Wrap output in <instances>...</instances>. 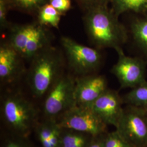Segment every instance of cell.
Wrapping results in <instances>:
<instances>
[{
	"mask_svg": "<svg viewBox=\"0 0 147 147\" xmlns=\"http://www.w3.org/2000/svg\"><path fill=\"white\" fill-rule=\"evenodd\" d=\"M108 5L94 7L84 11V28L90 42L101 50L121 48L127 42L128 31Z\"/></svg>",
	"mask_w": 147,
	"mask_h": 147,
	"instance_id": "obj_1",
	"label": "cell"
},
{
	"mask_svg": "<svg viewBox=\"0 0 147 147\" xmlns=\"http://www.w3.org/2000/svg\"><path fill=\"white\" fill-rule=\"evenodd\" d=\"M64 53L53 45L38 53L30 61L25 78L33 96L44 98L53 84L65 73Z\"/></svg>",
	"mask_w": 147,
	"mask_h": 147,
	"instance_id": "obj_2",
	"label": "cell"
},
{
	"mask_svg": "<svg viewBox=\"0 0 147 147\" xmlns=\"http://www.w3.org/2000/svg\"><path fill=\"white\" fill-rule=\"evenodd\" d=\"M1 117L6 126L18 137L27 138L38 122L33 103L20 92L10 90L1 98Z\"/></svg>",
	"mask_w": 147,
	"mask_h": 147,
	"instance_id": "obj_3",
	"label": "cell"
},
{
	"mask_svg": "<svg viewBox=\"0 0 147 147\" xmlns=\"http://www.w3.org/2000/svg\"><path fill=\"white\" fill-rule=\"evenodd\" d=\"M5 42L25 61H30L42 50L52 45L54 36L47 27L37 21L28 24H11Z\"/></svg>",
	"mask_w": 147,
	"mask_h": 147,
	"instance_id": "obj_4",
	"label": "cell"
},
{
	"mask_svg": "<svg viewBox=\"0 0 147 147\" xmlns=\"http://www.w3.org/2000/svg\"><path fill=\"white\" fill-rule=\"evenodd\" d=\"M61 44L66 63L76 77L94 74L100 68L102 61L100 50L87 47L66 36L61 37Z\"/></svg>",
	"mask_w": 147,
	"mask_h": 147,
	"instance_id": "obj_5",
	"label": "cell"
},
{
	"mask_svg": "<svg viewBox=\"0 0 147 147\" xmlns=\"http://www.w3.org/2000/svg\"><path fill=\"white\" fill-rule=\"evenodd\" d=\"M76 76L64 73L45 96L42 110L46 119L56 121L66 111L76 105L74 91Z\"/></svg>",
	"mask_w": 147,
	"mask_h": 147,
	"instance_id": "obj_6",
	"label": "cell"
},
{
	"mask_svg": "<svg viewBox=\"0 0 147 147\" xmlns=\"http://www.w3.org/2000/svg\"><path fill=\"white\" fill-rule=\"evenodd\" d=\"M116 130L132 147H147V113L144 109L127 105Z\"/></svg>",
	"mask_w": 147,
	"mask_h": 147,
	"instance_id": "obj_7",
	"label": "cell"
},
{
	"mask_svg": "<svg viewBox=\"0 0 147 147\" xmlns=\"http://www.w3.org/2000/svg\"><path fill=\"white\" fill-rule=\"evenodd\" d=\"M56 121L61 128L83 132L94 136L107 133V125L87 106L75 105Z\"/></svg>",
	"mask_w": 147,
	"mask_h": 147,
	"instance_id": "obj_8",
	"label": "cell"
},
{
	"mask_svg": "<svg viewBox=\"0 0 147 147\" xmlns=\"http://www.w3.org/2000/svg\"><path fill=\"white\" fill-rule=\"evenodd\" d=\"M116 51L118 60L111 73L118 80L121 88L132 89L146 81L147 63L144 59L126 56L122 47L116 49Z\"/></svg>",
	"mask_w": 147,
	"mask_h": 147,
	"instance_id": "obj_9",
	"label": "cell"
},
{
	"mask_svg": "<svg viewBox=\"0 0 147 147\" xmlns=\"http://www.w3.org/2000/svg\"><path fill=\"white\" fill-rule=\"evenodd\" d=\"M25 59L5 41L0 45V81L1 85L12 86L25 78L27 68Z\"/></svg>",
	"mask_w": 147,
	"mask_h": 147,
	"instance_id": "obj_10",
	"label": "cell"
},
{
	"mask_svg": "<svg viewBox=\"0 0 147 147\" xmlns=\"http://www.w3.org/2000/svg\"><path fill=\"white\" fill-rule=\"evenodd\" d=\"M123 98L112 89H107L93 102L87 106L103 121L107 125L117 127L123 115Z\"/></svg>",
	"mask_w": 147,
	"mask_h": 147,
	"instance_id": "obj_11",
	"label": "cell"
},
{
	"mask_svg": "<svg viewBox=\"0 0 147 147\" xmlns=\"http://www.w3.org/2000/svg\"><path fill=\"white\" fill-rule=\"evenodd\" d=\"M105 76L92 74L76 77L74 96L76 105L87 106L108 89Z\"/></svg>",
	"mask_w": 147,
	"mask_h": 147,
	"instance_id": "obj_12",
	"label": "cell"
},
{
	"mask_svg": "<svg viewBox=\"0 0 147 147\" xmlns=\"http://www.w3.org/2000/svg\"><path fill=\"white\" fill-rule=\"evenodd\" d=\"M42 147H61V127L56 121L46 119L34 129Z\"/></svg>",
	"mask_w": 147,
	"mask_h": 147,
	"instance_id": "obj_13",
	"label": "cell"
},
{
	"mask_svg": "<svg viewBox=\"0 0 147 147\" xmlns=\"http://www.w3.org/2000/svg\"><path fill=\"white\" fill-rule=\"evenodd\" d=\"M129 32L134 44L142 54V59L147 63V16L132 21Z\"/></svg>",
	"mask_w": 147,
	"mask_h": 147,
	"instance_id": "obj_14",
	"label": "cell"
},
{
	"mask_svg": "<svg viewBox=\"0 0 147 147\" xmlns=\"http://www.w3.org/2000/svg\"><path fill=\"white\" fill-rule=\"evenodd\" d=\"M94 137L83 132L61 128V147H86Z\"/></svg>",
	"mask_w": 147,
	"mask_h": 147,
	"instance_id": "obj_15",
	"label": "cell"
},
{
	"mask_svg": "<svg viewBox=\"0 0 147 147\" xmlns=\"http://www.w3.org/2000/svg\"><path fill=\"white\" fill-rule=\"evenodd\" d=\"M110 3L118 17L128 11L142 13L147 11V0H110Z\"/></svg>",
	"mask_w": 147,
	"mask_h": 147,
	"instance_id": "obj_16",
	"label": "cell"
},
{
	"mask_svg": "<svg viewBox=\"0 0 147 147\" xmlns=\"http://www.w3.org/2000/svg\"><path fill=\"white\" fill-rule=\"evenodd\" d=\"M36 15L37 21L40 25L58 29L62 15L49 3L42 6Z\"/></svg>",
	"mask_w": 147,
	"mask_h": 147,
	"instance_id": "obj_17",
	"label": "cell"
},
{
	"mask_svg": "<svg viewBox=\"0 0 147 147\" xmlns=\"http://www.w3.org/2000/svg\"><path fill=\"white\" fill-rule=\"evenodd\" d=\"M124 103L147 110V81L132 88L122 97Z\"/></svg>",
	"mask_w": 147,
	"mask_h": 147,
	"instance_id": "obj_18",
	"label": "cell"
},
{
	"mask_svg": "<svg viewBox=\"0 0 147 147\" xmlns=\"http://www.w3.org/2000/svg\"><path fill=\"white\" fill-rule=\"evenodd\" d=\"M11 9H15L28 14H36L42 5L49 0H8Z\"/></svg>",
	"mask_w": 147,
	"mask_h": 147,
	"instance_id": "obj_19",
	"label": "cell"
},
{
	"mask_svg": "<svg viewBox=\"0 0 147 147\" xmlns=\"http://www.w3.org/2000/svg\"><path fill=\"white\" fill-rule=\"evenodd\" d=\"M105 147H132L115 130L107 132L105 137Z\"/></svg>",
	"mask_w": 147,
	"mask_h": 147,
	"instance_id": "obj_20",
	"label": "cell"
},
{
	"mask_svg": "<svg viewBox=\"0 0 147 147\" xmlns=\"http://www.w3.org/2000/svg\"><path fill=\"white\" fill-rule=\"evenodd\" d=\"M11 9L8 0H0V28L1 30H7L11 25L7 19V14Z\"/></svg>",
	"mask_w": 147,
	"mask_h": 147,
	"instance_id": "obj_21",
	"label": "cell"
},
{
	"mask_svg": "<svg viewBox=\"0 0 147 147\" xmlns=\"http://www.w3.org/2000/svg\"><path fill=\"white\" fill-rule=\"evenodd\" d=\"M79 6L84 11L102 5H108L110 0H75Z\"/></svg>",
	"mask_w": 147,
	"mask_h": 147,
	"instance_id": "obj_22",
	"label": "cell"
},
{
	"mask_svg": "<svg viewBox=\"0 0 147 147\" xmlns=\"http://www.w3.org/2000/svg\"><path fill=\"white\" fill-rule=\"evenodd\" d=\"M49 3L62 16L64 15L71 8V0H49Z\"/></svg>",
	"mask_w": 147,
	"mask_h": 147,
	"instance_id": "obj_23",
	"label": "cell"
},
{
	"mask_svg": "<svg viewBox=\"0 0 147 147\" xmlns=\"http://www.w3.org/2000/svg\"><path fill=\"white\" fill-rule=\"evenodd\" d=\"M25 138L18 137L17 138H12L5 142L3 147H31L25 141Z\"/></svg>",
	"mask_w": 147,
	"mask_h": 147,
	"instance_id": "obj_24",
	"label": "cell"
},
{
	"mask_svg": "<svg viewBox=\"0 0 147 147\" xmlns=\"http://www.w3.org/2000/svg\"><path fill=\"white\" fill-rule=\"evenodd\" d=\"M107 134H103L94 137L92 141L86 147H105V137Z\"/></svg>",
	"mask_w": 147,
	"mask_h": 147,
	"instance_id": "obj_25",
	"label": "cell"
},
{
	"mask_svg": "<svg viewBox=\"0 0 147 147\" xmlns=\"http://www.w3.org/2000/svg\"><path fill=\"white\" fill-rule=\"evenodd\" d=\"M146 111H147V110H146Z\"/></svg>",
	"mask_w": 147,
	"mask_h": 147,
	"instance_id": "obj_26",
	"label": "cell"
}]
</instances>
